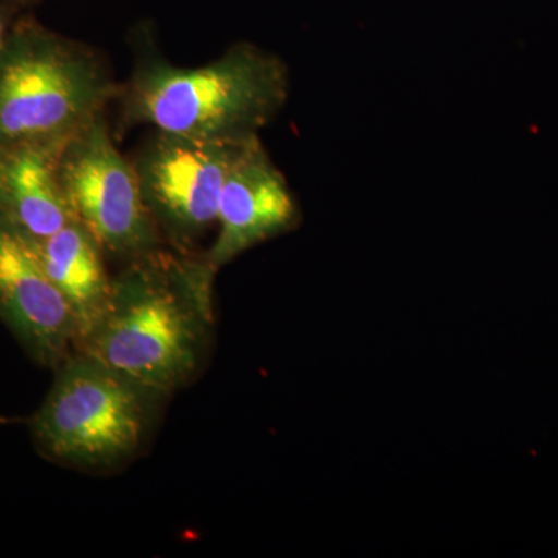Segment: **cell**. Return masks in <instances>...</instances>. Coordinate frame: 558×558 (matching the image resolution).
<instances>
[{
  "mask_svg": "<svg viewBox=\"0 0 558 558\" xmlns=\"http://www.w3.org/2000/svg\"><path fill=\"white\" fill-rule=\"evenodd\" d=\"M218 269L205 255L159 247L112 281L108 307L75 351L163 396L189 385L207 357Z\"/></svg>",
  "mask_w": 558,
  "mask_h": 558,
  "instance_id": "obj_1",
  "label": "cell"
},
{
  "mask_svg": "<svg viewBox=\"0 0 558 558\" xmlns=\"http://www.w3.org/2000/svg\"><path fill=\"white\" fill-rule=\"evenodd\" d=\"M289 89L284 61L252 44L199 68H179L146 47L120 86L119 135L149 126L204 142H248L281 112Z\"/></svg>",
  "mask_w": 558,
  "mask_h": 558,
  "instance_id": "obj_2",
  "label": "cell"
},
{
  "mask_svg": "<svg viewBox=\"0 0 558 558\" xmlns=\"http://www.w3.org/2000/svg\"><path fill=\"white\" fill-rule=\"evenodd\" d=\"M120 86L97 50L20 17L0 50V149L68 142L105 116Z\"/></svg>",
  "mask_w": 558,
  "mask_h": 558,
  "instance_id": "obj_3",
  "label": "cell"
},
{
  "mask_svg": "<svg viewBox=\"0 0 558 558\" xmlns=\"http://www.w3.org/2000/svg\"><path fill=\"white\" fill-rule=\"evenodd\" d=\"M98 360L73 351L32 421L40 449L73 468L112 469L148 440L161 399Z\"/></svg>",
  "mask_w": 558,
  "mask_h": 558,
  "instance_id": "obj_4",
  "label": "cell"
},
{
  "mask_svg": "<svg viewBox=\"0 0 558 558\" xmlns=\"http://www.w3.org/2000/svg\"><path fill=\"white\" fill-rule=\"evenodd\" d=\"M61 180L73 216L106 258L128 263L163 247L134 163L117 148L106 113L69 140L61 157Z\"/></svg>",
  "mask_w": 558,
  "mask_h": 558,
  "instance_id": "obj_5",
  "label": "cell"
},
{
  "mask_svg": "<svg viewBox=\"0 0 558 558\" xmlns=\"http://www.w3.org/2000/svg\"><path fill=\"white\" fill-rule=\"evenodd\" d=\"M248 142H204L154 131L143 143L132 163L146 207L172 248L191 252L216 226L227 174Z\"/></svg>",
  "mask_w": 558,
  "mask_h": 558,
  "instance_id": "obj_6",
  "label": "cell"
},
{
  "mask_svg": "<svg viewBox=\"0 0 558 558\" xmlns=\"http://www.w3.org/2000/svg\"><path fill=\"white\" fill-rule=\"evenodd\" d=\"M299 202L260 138L250 140L231 165L218 211V234L205 258L216 269L247 250L300 226Z\"/></svg>",
  "mask_w": 558,
  "mask_h": 558,
  "instance_id": "obj_7",
  "label": "cell"
},
{
  "mask_svg": "<svg viewBox=\"0 0 558 558\" xmlns=\"http://www.w3.org/2000/svg\"><path fill=\"white\" fill-rule=\"evenodd\" d=\"M0 318L40 365L58 368L75 351L78 326L31 242L0 227Z\"/></svg>",
  "mask_w": 558,
  "mask_h": 558,
  "instance_id": "obj_8",
  "label": "cell"
},
{
  "mask_svg": "<svg viewBox=\"0 0 558 558\" xmlns=\"http://www.w3.org/2000/svg\"><path fill=\"white\" fill-rule=\"evenodd\" d=\"M68 143H25L0 149V227L25 241L39 242L75 220L61 180Z\"/></svg>",
  "mask_w": 558,
  "mask_h": 558,
  "instance_id": "obj_9",
  "label": "cell"
},
{
  "mask_svg": "<svg viewBox=\"0 0 558 558\" xmlns=\"http://www.w3.org/2000/svg\"><path fill=\"white\" fill-rule=\"evenodd\" d=\"M31 244L47 277L68 301L78 326V347L100 322L112 295L113 277L106 269L105 252L76 219L47 240Z\"/></svg>",
  "mask_w": 558,
  "mask_h": 558,
  "instance_id": "obj_10",
  "label": "cell"
},
{
  "mask_svg": "<svg viewBox=\"0 0 558 558\" xmlns=\"http://www.w3.org/2000/svg\"><path fill=\"white\" fill-rule=\"evenodd\" d=\"M21 5L11 2H2L0 0V50H2L3 44L9 38L11 27H13L14 21H16V13L20 11Z\"/></svg>",
  "mask_w": 558,
  "mask_h": 558,
  "instance_id": "obj_11",
  "label": "cell"
},
{
  "mask_svg": "<svg viewBox=\"0 0 558 558\" xmlns=\"http://www.w3.org/2000/svg\"><path fill=\"white\" fill-rule=\"evenodd\" d=\"M2 2L16 3V5H28V3L35 2V0H2Z\"/></svg>",
  "mask_w": 558,
  "mask_h": 558,
  "instance_id": "obj_12",
  "label": "cell"
}]
</instances>
